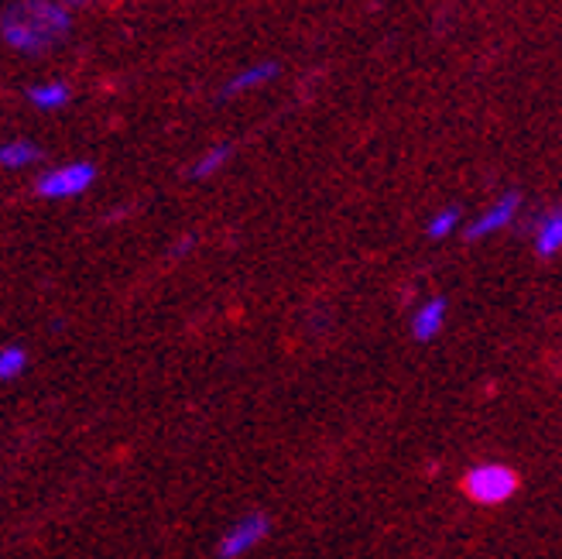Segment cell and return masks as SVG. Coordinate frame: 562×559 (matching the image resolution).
I'll return each mask as SVG.
<instances>
[{
  "label": "cell",
  "instance_id": "obj_1",
  "mask_svg": "<svg viewBox=\"0 0 562 559\" xmlns=\"http://www.w3.org/2000/svg\"><path fill=\"white\" fill-rule=\"evenodd\" d=\"M69 35V11L59 0H14L0 18V38L14 52L42 55Z\"/></svg>",
  "mask_w": 562,
  "mask_h": 559
},
{
  "label": "cell",
  "instance_id": "obj_2",
  "mask_svg": "<svg viewBox=\"0 0 562 559\" xmlns=\"http://www.w3.org/2000/svg\"><path fill=\"white\" fill-rule=\"evenodd\" d=\"M463 491L476 505H504L518 491V473L504 463H476L467 470Z\"/></svg>",
  "mask_w": 562,
  "mask_h": 559
},
{
  "label": "cell",
  "instance_id": "obj_3",
  "mask_svg": "<svg viewBox=\"0 0 562 559\" xmlns=\"http://www.w3.org/2000/svg\"><path fill=\"white\" fill-rule=\"evenodd\" d=\"M97 179V165L90 161H69V165H59V169H48L38 182H35V192L42 200H76L82 195Z\"/></svg>",
  "mask_w": 562,
  "mask_h": 559
},
{
  "label": "cell",
  "instance_id": "obj_4",
  "mask_svg": "<svg viewBox=\"0 0 562 559\" xmlns=\"http://www.w3.org/2000/svg\"><path fill=\"white\" fill-rule=\"evenodd\" d=\"M265 536H268V518L265 515H244L240 522H234L227 533H223L216 552H220V559H240L258 543H265Z\"/></svg>",
  "mask_w": 562,
  "mask_h": 559
},
{
  "label": "cell",
  "instance_id": "obj_5",
  "mask_svg": "<svg viewBox=\"0 0 562 559\" xmlns=\"http://www.w3.org/2000/svg\"><path fill=\"white\" fill-rule=\"evenodd\" d=\"M518 210H521V195H518V192L501 195L497 203H491L481 216H476V220L470 223L467 237H470V241H481V237H491V234H497V231H504V227H512L515 216H518Z\"/></svg>",
  "mask_w": 562,
  "mask_h": 559
},
{
  "label": "cell",
  "instance_id": "obj_6",
  "mask_svg": "<svg viewBox=\"0 0 562 559\" xmlns=\"http://www.w3.org/2000/svg\"><path fill=\"white\" fill-rule=\"evenodd\" d=\"M442 323H446V299H439V295L426 299L412 313V337L415 340H432V337H439Z\"/></svg>",
  "mask_w": 562,
  "mask_h": 559
},
{
  "label": "cell",
  "instance_id": "obj_7",
  "mask_svg": "<svg viewBox=\"0 0 562 559\" xmlns=\"http://www.w3.org/2000/svg\"><path fill=\"white\" fill-rule=\"evenodd\" d=\"M278 76V63H258V66H247L244 72H237L227 87H223V97H240V93H250L265 87V82H271Z\"/></svg>",
  "mask_w": 562,
  "mask_h": 559
},
{
  "label": "cell",
  "instance_id": "obj_8",
  "mask_svg": "<svg viewBox=\"0 0 562 559\" xmlns=\"http://www.w3.org/2000/svg\"><path fill=\"white\" fill-rule=\"evenodd\" d=\"M536 250L542 258H552L562 250V210H549L536 223Z\"/></svg>",
  "mask_w": 562,
  "mask_h": 559
},
{
  "label": "cell",
  "instance_id": "obj_9",
  "mask_svg": "<svg viewBox=\"0 0 562 559\" xmlns=\"http://www.w3.org/2000/svg\"><path fill=\"white\" fill-rule=\"evenodd\" d=\"M69 97H72V90L66 82H38V87L27 90V100H32V107H38V110H59L69 103Z\"/></svg>",
  "mask_w": 562,
  "mask_h": 559
},
{
  "label": "cell",
  "instance_id": "obj_10",
  "mask_svg": "<svg viewBox=\"0 0 562 559\" xmlns=\"http://www.w3.org/2000/svg\"><path fill=\"white\" fill-rule=\"evenodd\" d=\"M38 155H42L38 145L18 137V142H8L4 148H0V165H4V169H27V165L38 161Z\"/></svg>",
  "mask_w": 562,
  "mask_h": 559
},
{
  "label": "cell",
  "instance_id": "obj_11",
  "mask_svg": "<svg viewBox=\"0 0 562 559\" xmlns=\"http://www.w3.org/2000/svg\"><path fill=\"white\" fill-rule=\"evenodd\" d=\"M24 368H27V354H24V347H18V344L0 347V381H14V378H21Z\"/></svg>",
  "mask_w": 562,
  "mask_h": 559
},
{
  "label": "cell",
  "instance_id": "obj_12",
  "mask_svg": "<svg viewBox=\"0 0 562 559\" xmlns=\"http://www.w3.org/2000/svg\"><path fill=\"white\" fill-rule=\"evenodd\" d=\"M227 158H231V145H213L200 161L192 165V179H210V176H216L223 165H227Z\"/></svg>",
  "mask_w": 562,
  "mask_h": 559
},
{
  "label": "cell",
  "instance_id": "obj_13",
  "mask_svg": "<svg viewBox=\"0 0 562 559\" xmlns=\"http://www.w3.org/2000/svg\"><path fill=\"white\" fill-rule=\"evenodd\" d=\"M460 227V210L457 206H446V210H439L432 220H429V227H426V234L432 237V241H442V237H449Z\"/></svg>",
  "mask_w": 562,
  "mask_h": 559
},
{
  "label": "cell",
  "instance_id": "obj_14",
  "mask_svg": "<svg viewBox=\"0 0 562 559\" xmlns=\"http://www.w3.org/2000/svg\"><path fill=\"white\" fill-rule=\"evenodd\" d=\"M63 4H82V0H63Z\"/></svg>",
  "mask_w": 562,
  "mask_h": 559
}]
</instances>
